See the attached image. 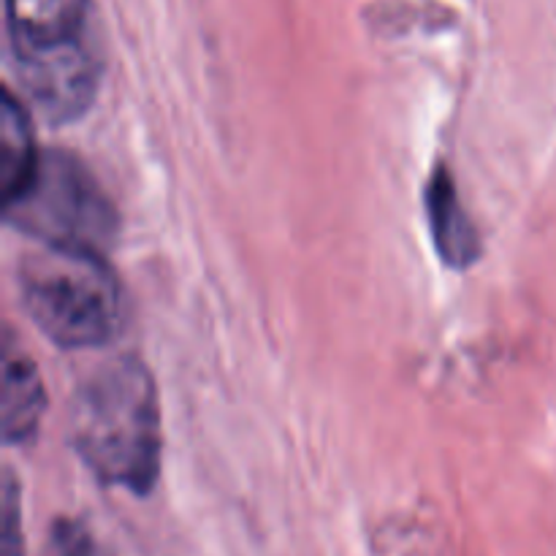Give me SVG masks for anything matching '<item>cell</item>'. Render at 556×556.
Masks as SVG:
<instances>
[{
  "label": "cell",
  "instance_id": "6da1fadb",
  "mask_svg": "<svg viewBox=\"0 0 556 556\" xmlns=\"http://www.w3.org/2000/svg\"><path fill=\"white\" fill-rule=\"evenodd\" d=\"M71 443L106 486L147 494L161 472V407L152 375L134 356L103 364L71 405Z\"/></svg>",
  "mask_w": 556,
  "mask_h": 556
},
{
  "label": "cell",
  "instance_id": "7a4b0ae2",
  "mask_svg": "<svg viewBox=\"0 0 556 556\" xmlns=\"http://www.w3.org/2000/svg\"><path fill=\"white\" fill-rule=\"evenodd\" d=\"M9 41L22 87L49 123L90 109L101 81L90 0H9Z\"/></svg>",
  "mask_w": 556,
  "mask_h": 556
},
{
  "label": "cell",
  "instance_id": "3957f363",
  "mask_svg": "<svg viewBox=\"0 0 556 556\" xmlns=\"http://www.w3.org/2000/svg\"><path fill=\"white\" fill-rule=\"evenodd\" d=\"M20 293L60 348H98L125 326L123 288L101 253L41 244L20 261Z\"/></svg>",
  "mask_w": 556,
  "mask_h": 556
},
{
  "label": "cell",
  "instance_id": "277c9868",
  "mask_svg": "<svg viewBox=\"0 0 556 556\" xmlns=\"http://www.w3.org/2000/svg\"><path fill=\"white\" fill-rule=\"evenodd\" d=\"M16 231L54 248L106 253L117 237V210L90 168L68 152H43L30 182L3 204Z\"/></svg>",
  "mask_w": 556,
  "mask_h": 556
},
{
  "label": "cell",
  "instance_id": "5b68a950",
  "mask_svg": "<svg viewBox=\"0 0 556 556\" xmlns=\"http://www.w3.org/2000/svg\"><path fill=\"white\" fill-rule=\"evenodd\" d=\"M427 215L432 226V242L440 258L454 269H467L481 255V239H478L476 223L467 215L459 199L454 177L443 163H438L427 185Z\"/></svg>",
  "mask_w": 556,
  "mask_h": 556
},
{
  "label": "cell",
  "instance_id": "8992f818",
  "mask_svg": "<svg viewBox=\"0 0 556 556\" xmlns=\"http://www.w3.org/2000/svg\"><path fill=\"white\" fill-rule=\"evenodd\" d=\"M47 405L41 375L33 358L14 342L11 331L3 345V438L5 443H25L36 434Z\"/></svg>",
  "mask_w": 556,
  "mask_h": 556
},
{
  "label": "cell",
  "instance_id": "52a82bcc",
  "mask_svg": "<svg viewBox=\"0 0 556 556\" xmlns=\"http://www.w3.org/2000/svg\"><path fill=\"white\" fill-rule=\"evenodd\" d=\"M38 157H41V152H36L25 106L11 92H5L3 119H0V190H3V204L16 199L22 188L30 182Z\"/></svg>",
  "mask_w": 556,
  "mask_h": 556
},
{
  "label": "cell",
  "instance_id": "ba28073f",
  "mask_svg": "<svg viewBox=\"0 0 556 556\" xmlns=\"http://www.w3.org/2000/svg\"><path fill=\"white\" fill-rule=\"evenodd\" d=\"M49 556H109L85 525L60 519L49 538Z\"/></svg>",
  "mask_w": 556,
  "mask_h": 556
},
{
  "label": "cell",
  "instance_id": "9c48e42d",
  "mask_svg": "<svg viewBox=\"0 0 556 556\" xmlns=\"http://www.w3.org/2000/svg\"><path fill=\"white\" fill-rule=\"evenodd\" d=\"M25 543H22V514H20V489H16L14 476L5 470L3 478V556H25Z\"/></svg>",
  "mask_w": 556,
  "mask_h": 556
}]
</instances>
